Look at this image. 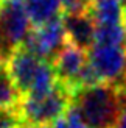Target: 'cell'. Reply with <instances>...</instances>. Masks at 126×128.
I'll use <instances>...</instances> for the list:
<instances>
[{"label":"cell","mask_w":126,"mask_h":128,"mask_svg":"<svg viewBox=\"0 0 126 128\" xmlns=\"http://www.w3.org/2000/svg\"><path fill=\"white\" fill-rule=\"evenodd\" d=\"M73 97L75 94L72 89L58 81V84L48 92L23 95L14 114L22 126H48L67 116L73 106Z\"/></svg>","instance_id":"3957f363"},{"label":"cell","mask_w":126,"mask_h":128,"mask_svg":"<svg viewBox=\"0 0 126 128\" xmlns=\"http://www.w3.org/2000/svg\"><path fill=\"white\" fill-rule=\"evenodd\" d=\"M118 2H125V0H118Z\"/></svg>","instance_id":"ffe728a7"},{"label":"cell","mask_w":126,"mask_h":128,"mask_svg":"<svg viewBox=\"0 0 126 128\" xmlns=\"http://www.w3.org/2000/svg\"><path fill=\"white\" fill-rule=\"evenodd\" d=\"M95 44H109V46H126V30L123 24L114 25H97Z\"/></svg>","instance_id":"7c38bea8"},{"label":"cell","mask_w":126,"mask_h":128,"mask_svg":"<svg viewBox=\"0 0 126 128\" xmlns=\"http://www.w3.org/2000/svg\"><path fill=\"white\" fill-rule=\"evenodd\" d=\"M0 128H22L14 112H0Z\"/></svg>","instance_id":"9a60e30c"},{"label":"cell","mask_w":126,"mask_h":128,"mask_svg":"<svg viewBox=\"0 0 126 128\" xmlns=\"http://www.w3.org/2000/svg\"><path fill=\"white\" fill-rule=\"evenodd\" d=\"M89 64L100 83L125 86L126 81V46L93 44L89 48Z\"/></svg>","instance_id":"277c9868"},{"label":"cell","mask_w":126,"mask_h":128,"mask_svg":"<svg viewBox=\"0 0 126 128\" xmlns=\"http://www.w3.org/2000/svg\"><path fill=\"white\" fill-rule=\"evenodd\" d=\"M64 27L67 33V41L81 48H90L95 44L97 24L87 10L79 12H64Z\"/></svg>","instance_id":"ba28073f"},{"label":"cell","mask_w":126,"mask_h":128,"mask_svg":"<svg viewBox=\"0 0 126 128\" xmlns=\"http://www.w3.org/2000/svg\"><path fill=\"white\" fill-rule=\"evenodd\" d=\"M3 69L22 97L48 92L58 84L52 62L39 58L25 46L12 48L5 56Z\"/></svg>","instance_id":"6da1fadb"},{"label":"cell","mask_w":126,"mask_h":128,"mask_svg":"<svg viewBox=\"0 0 126 128\" xmlns=\"http://www.w3.org/2000/svg\"><path fill=\"white\" fill-rule=\"evenodd\" d=\"M87 12L92 16L97 25H114L123 24V2L118 0H90Z\"/></svg>","instance_id":"9c48e42d"},{"label":"cell","mask_w":126,"mask_h":128,"mask_svg":"<svg viewBox=\"0 0 126 128\" xmlns=\"http://www.w3.org/2000/svg\"><path fill=\"white\" fill-rule=\"evenodd\" d=\"M30 27L31 20L25 8V0H3L0 12V47L6 50V55L25 44L31 33Z\"/></svg>","instance_id":"5b68a950"},{"label":"cell","mask_w":126,"mask_h":128,"mask_svg":"<svg viewBox=\"0 0 126 128\" xmlns=\"http://www.w3.org/2000/svg\"><path fill=\"white\" fill-rule=\"evenodd\" d=\"M89 56L86 50L72 42H67L52 60V66L55 74L58 76V81L62 83L68 89H72L73 94L79 89V78L84 67L87 66Z\"/></svg>","instance_id":"52a82bcc"},{"label":"cell","mask_w":126,"mask_h":128,"mask_svg":"<svg viewBox=\"0 0 126 128\" xmlns=\"http://www.w3.org/2000/svg\"><path fill=\"white\" fill-rule=\"evenodd\" d=\"M126 105V89L114 84H95L75 94L73 106L89 128H115Z\"/></svg>","instance_id":"7a4b0ae2"},{"label":"cell","mask_w":126,"mask_h":128,"mask_svg":"<svg viewBox=\"0 0 126 128\" xmlns=\"http://www.w3.org/2000/svg\"><path fill=\"white\" fill-rule=\"evenodd\" d=\"M90 0H61L64 12H79L87 8Z\"/></svg>","instance_id":"5bb4252c"},{"label":"cell","mask_w":126,"mask_h":128,"mask_svg":"<svg viewBox=\"0 0 126 128\" xmlns=\"http://www.w3.org/2000/svg\"><path fill=\"white\" fill-rule=\"evenodd\" d=\"M67 33L62 17H56L44 25L34 27L23 46L42 60L55 58V55L67 44Z\"/></svg>","instance_id":"8992f818"},{"label":"cell","mask_w":126,"mask_h":128,"mask_svg":"<svg viewBox=\"0 0 126 128\" xmlns=\"http://www.w3.org/2000/svg\"><path fill=\"white\" fill-rule=\"evenodd\" d=\"M42 128H89V126H87V124L83 120V117L79 116V112L76 111V108L72 106L65 117H62L61 120L55 122L53 125L42 126Z\"/></svg>","instance_id":"4fadbf2b"},{"label":"cell","mask_w":126,"mask_h":128,"mask_svg":"<svg viewBox=\"0 0 126 128\" xmlns=\"http://www.w3.org/2000/svg\"><path fill=\"white\" fill-rule=\"evenodd\" d=\"M115 128H126V105H125L123 111H122V114H120V119H118Z\"/></svg>","instance_id":"2e32d148"},{"label":"cell","mask_w":126,"mask_h":128,"mask_svg":"<svg viewBox=\"0 0 126 128\" xmlns=\"http://www.w3.org/2000/svg\"><path fill=\"white\" fill-rule=\"evenodd\" d=\"M2 3H3V0H0V12H2Z\"/></svg>","instance_id":"d6986e66"},{"label":"cell","mask_w":126,"mask_h":128,"mask_svg":"<svg viewBox=\"0 0 126 128\" xmlns=\"http://www.w3.org/2000/svg\"><path fill=\"white\" fill-rule=\"evenodd\" d=\"M22 95L19 94L16 86L5 69L0 70V112H16Z\"/></svg>","instance_id":"8fae6325"},{"label":"cell","mask_w":126,"mask_h":128,"mask_svg":"<svg viewBox=\"0 0 126 128\" xmlns=\"http://www.w3.org/2000/svg\"><path fill=\"white\" fill-rule=\"evenodd\" d=\"M122 22H123V27H125V30H126V2H125V5H123V17H122Z\"/></svg>","instance_id":"e0dca14e"},{"label":"cell","mask_w":126,"mask_h":128,"mask_svg":"<svg viewBox=\"0 0 126 128\" xmlns=\"http://www.w3.org/2000/svg\"><path fill=\"white\" fill-rule=\"evenodd\" d=\"M22 128H27V126H22Z\"/></svg>","instance_id":"44dd1931"},{"label":"cell","mask_w":126,"mask_h":128,"mask_svg":"<svg viewBox=\"0 0 126 128\" xmlns=\"http://www.w3.org/2000/svg\"><path fill=\"white\" fill-rule=\"evenodd\" d=\"M3 60H5V56H2V53H0V70L3 69Z\"/></svg>","instance_id":"ac0fdd59"},{"label":"cell","mask_w":126,"mask_h":128,"mask_svg":"<svg viewBox=\"0 0 126 128\" xmlns=\"http://www.w3.org/2000/svg\"><path fill=\"white\" fill-rule=\"evenodd\" d=\"M25 8H27L31 25L39 27L59 17L62 3L61 0H25Z\"/></svg>","instance_id":"30bf717a"}]
</instances>
